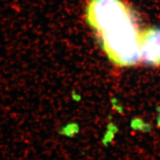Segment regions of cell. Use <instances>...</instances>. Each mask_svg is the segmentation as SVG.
I'll list each match as a JSON object with an SVG mask.
<instances>
[{"label":"cell","mask_w":160,"mask_h":160,"mask_svg":"<svg viewBox=\"0 0 160 160\" xmlns=\"http://www.w3.org/2000/svg\"><path fill=\"white\" fill-rule=\"evenodd\" d=\"M139 58L147 65L160 66L159 28H149L140 31Z\"/></svg>","instance_id":"3957f363"},{"label":"cell","mask_w":160,"mask_h":160,"mask_svg":"<svg viewBox=\"0 0 160 160\" xmlns=\"http://www.w3.org/2000/svg\"><path fill=\"white\" fill-rule=\"evenodd\" d=\"M108 57L120 66L139 63L140 31L133 13L117 20L97 32Z\"/></svg>","instance_id":"6da1fadb"},{"label":"cell","mask_w":160,"mask_h":160,"mask_svg":"<svg viewBox=\"0 0 160 160\" xmlns=\"http://www.w3.org/2000/svg\"><path fill=\"white\" fill-rule=\"evenodd\" d=\"M133 13L122 0H91L86 9V19L99 32L110 23Z\"/></svg>","instance_id":"7a4b0ae2"}]
</instances>
